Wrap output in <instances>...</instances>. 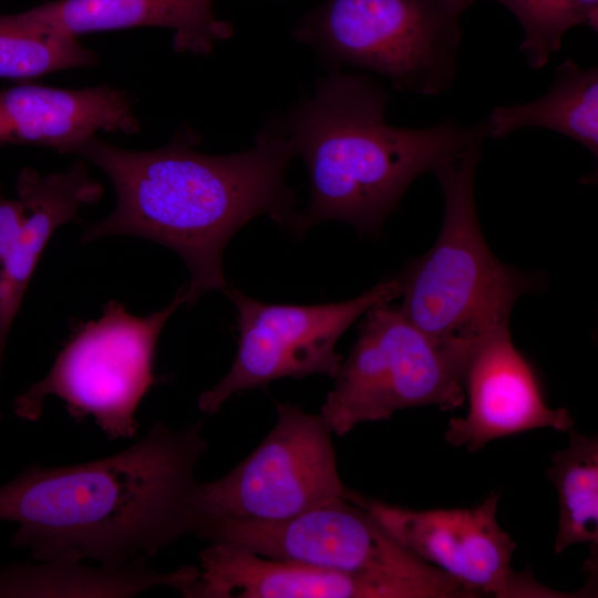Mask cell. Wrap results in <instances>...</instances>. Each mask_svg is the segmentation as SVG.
<instances>
[{"label":"cell","mask_w":598,"mask_h":598,"mask_svg":"<svg viewBox=\"0 0 598 598\" xmlns=\"http://www.w3.org/2000/svg\"><path fill=\"white\" fill-rule=\"evenodd\" d=\"M475 0H324L295 25L329 70L359 69L401 92L439 95L457 71L461 17Z\"/></svg>","instance_id":"cell-5"},{"label":"cell","mask_w":598,"mask_h":598,"mask_svg":"<svg viewBox=\"0 0 598 598\" xmlns=\"http://www.w3.org/2000/svg\"><path fill=\"white\" fill-rule=\"evenodd\" d=\"M481 146L434 173L444 197L443 224L433 247L399 280L403 315L439 344L471 359L495 331L508 327L524 277L489 250L474 198Z\"/></svg>","instance_id":"cell-4"},{"label":"cell","mask_w":598,"mask_h":598,"mask_svg":"<svg viewBox=\"0 0 598 598\" xmlns=\"http://www.w3.org/2000/svg\"><path fill=\"white\" fill-rule=\"evenodd\" d=\"M196 579L181 592L190 598H430L416 585L259 556L210 543Z\"/></svg>","instance_id":"cell-13"},{"label":"cell","mask_w":598,"mask_h":598,"mask_svg":"<svg viewBox=\"0 0 598 598\" xmlns=\"http://www.w3.org/2000/svg\"><path fill=\"white\" fill-rule=\"evenodd\" d=\"M208 447L203 422L155 423L131 447L63 467L32 465L0 486V519L19 525L14 547L35 560L146 561L192 533L195 468Z\"/></svg>","instance_id":"cell-2"},{"label":"cell","mask_w":598,"mask_h":598,"mask_svg":"<svg viewBox=\"0 0 598 598\" xmlns=\"http://www.w3.org/2000/svg\"><path fill=\"white\" fill-rule=\"evenodd\" d=\"M568 445L546 470L558 498L555 553L577 544L598 547V436L569 431Z\"/></svg>","instance_id":"cell-19"},{"label":"cell","mask_w":598,"mask_h":598,"mask_svg":"<svg viewBox=\"0 0 598 598\" xmlns=\"http://www.w3.org/2000/svg\"><path fill=\"white\" fill-rule=\"evenodd\" d=\"M184 293L185 285L166 307L145 317L112 300L99 319L74 321L48 374L14 400V413L35 421L47 398L56 396L78 422L92 416L110 439L134 437L136 410L157 382L154 362L159 334L185 303Z\"/></svg>","instance_id":"cell-6"},{"label":"cell","mask_w":598,"mask_h":598,"mask_svg":"<svg viewBox=\"0 0 598 598\" xmlns=\"http://www.w3.org/2000/svg\"><path fill=\"white\" fill-rule=\"evenodd\" d=\"M358 499L331 498L279 520H213L194 533L266 558L413 584L432 598L477 597L409 551Z\"/></svg>","instance_id":"cell-8"},{"label":"cell","mask_w":598,"mask_h":598,"mask_svg":"<svg viewBox=\"0 0 598 598\" xmlns=\"http://www.w3.org/2000/svg\"><path fill=\"white\" fill-rule=\"evenodd\" d=\"M34 21L65 34L162 27L174 31L175 52L209 55L234 34L218 19L213 0H56L25 11Z\"/></svg>","instance_id":"cell-16"},{"label":"cell","mask_w":598,"mask_h":598,"mask_svg":"<svg viewBox=\"0 0 598 598\" xmlns=\"http://www.w3.org/2000/svg\"><path fill=\"white\" fill-rule=\"evenodd\" d=\"M27 220V209L22 200L6 196L0 185V265L6 259Z\"/></svg>","instance_id":"cell-22"},{"label":"cell","mask_w":598,"mask_h":598,"mask_svg":"<svg viewBox=\"0 0 598 598\" xmlns=\"http://www.w3.org/2000/svg\"><path fill=\"white\" fill-rule=\"evenodd\" d=\"M237 311L238 350L228 373L198 398V408L216 413L234 394L277 379L321 373L334 378L343 360L336 344L343 332L377 305L401 296L399 280L383 281L357 298L323 305H275L229 286Z\"/></svg>","instance_id":"cell-10"},{"label":"cell","mask_w":598,"mask_h":598,"mask_svg":"<svg viewBox=\"0 0 598 598\" xmlns=\"http://www.w3.org/2000/svg\"><path fill=\"white\" fill-rule=\"evenodd\" d=\"M124 90H81L28 82L0 90V146L34 145L75 154L96 132L135 134L141 124Z\"/></svg>","instance_id":"cell-14"},{"label":"cell","mask_w":598,"mask_h":598,"mask_svg":"<svg viewBox=\"0 0 598 598\" xmlns=\"http://www.w3.org/2000/svg\"><path fill=\"white\" fill-rule=\"evenodd\" d=\"M389 94L373 78L332 70L270 118L308 171L310 199L291 230L303 234L324 220L378 230L420 175L482 145L484 121L463 126L451 118L426 127L385 121Z\"/></svg>","instance_id":"cell-3"},{"label":"cell","mask_w":598,"mask_h":598,"mask_svg":"<svg viewBox=\"0 0 598 598\" xmlns=\"http://www.w3.org/2000/svg\"><path fill=\"white\" fill-rule=\"evenodd\" d=\"M478 0H475V2ZM518 20L519 50L532 69L544 68L558 52L565 33L577 25L598 31V0H494Z\"/></svg>","instance_id":"cell-21"},{"label":"cell","mask_w":598,"mask_h":598,"mask_svg":"<svg viewBox=\"0 0 598 598\" xmlns=\"http://www.w3.org/2000/svg\"><path fill=\"white\" fill-rule=\"evenodd\" d=\"M331 434L320 413L277 404L275 426L251 454L223 477L196 483L192 533L218 519L279 520L331 498L357 501L340 478Z\"/></svg>","instance_id":"cell-9"},{"label":"cell","mask_w":598,"mask_h":598,"mask_svg":"<svg viewBox=\"0 0 598 598\" xmlns=\"http://www.w3.org/2000/svg\"><path fill=\"white\" fill-rule=\"evenodd\" d=\"M498 501L493 492L467 508L411 509L364 496L360 504L414 556L478 597H568L514 569L516 543L498 524Z\"/></svg>","instance_id":"cell-11"},{"label":"cell","mask_w":598,"mask_h":598,"mask_svg":"<svg viewBox=\"0 0 598 598\" xmlns=\"http://www.w3.org/2000/svg\"><path fill=\"white\" fill-rule=\"evenodd\" d=\"M486 136L503 138L525 127L565 135L598 155V68L566 59L556 69L550 89L526 103L492 109L484 120Z\"/></svg>","instance_id":"cell-18"},{"label":"cell","mask_w":598,"mask_h":598,"mask_svg":"<svg viewBox=\"0 0 598 598\" xmlns=\"http://www.w3.org/2000/svg\"><path fill=\"white\" fill-rule=\"evenodd\" d=\"M468 361L426 336L400 308L377 305L365 312L320 415L332 433L343 436L403 409L455 410L465 402Z\"/></svg>","instance_id":"cell-7"},{"label":"cell","mask_w":598,"mask_h":598,"mask_svg":"<svg viewBox=\"0 0 598 598\" xmlns=\"http://www.w3.org/2000/svg\"><path fill=\"white\" fill-rule=\"evenodd\" d=\"M200 136L179 128L154 151H128L96 135L75 153L110 178L116 206L86 227L82 243L116 235L137 236L178 254L188 267L185 303L229 288L223 254L248 221L267 215L291 229L297 212L286 173L295 151L269 117L254 145L229 155L196 151Z\"/></svg>","instance_id":"cell-1"},{"label":"cell","mask_w":598,"mask_h":598,"mask_svg":"<svg viewBox=\"0 0 598 598\" xmlns=\"http://www.w3.org/2000/svg\"><path fill=\"white\" fill-rule=\"evenodd\" d=\"M103 192L85 161L63 173L41 175L32 168L19 173L17 195L25 206L27 220L0 265V377L10 328L50 238L62 225L78 221L80 208L97 203Z\"/></svg>","instance_id":"cell-15"},{"label":"cell","mask_w":598,"mask_h":598,"mask_svg":"<svg viewBox=\"0 0 598 598\" xmlns=\"http://www.w3.org/2000/svg\"><path fill=\"white\" fill-rule=\"evenodd\" d=\"M464 416L450 419L444 440L474 453L494 440L536 429L570 431L565 408L553 409L538 378L514 346L508 327L487 337L472 354L464 377Z\"/></svg>","instance_id":"cell-12"},{"label":"cell","mask_w":598,"mask_h":598,"mask_svg":"<svg viewBox=\"0 0 598 598\" xmlns=\"http://www.w3.org/2000/svg\"><path fill=\"white\" fill-rule=\"evenodd\" d=\"M97 63L99 55L76 37L45 27L25 11L0 16V79L29 82L52 72Z\"/></svg>","instance_id":"cell-20"},{"label":"cell","mask_w":598,"mask_h":598,"mask_svg":"<svg viewBox=\"0 0 598 598\" xmlns=\"http://www.w3.org/2000/svg\"><path fill=\"white\" fill-rule=\"evenodd\" d=\"M197 574L195 566L157 573L146 561L91 567L80 560L49 559L0 568V597H131L155 586L182 591Z\"/></svg>","instance_id":"cell-17"}]
</instances>
